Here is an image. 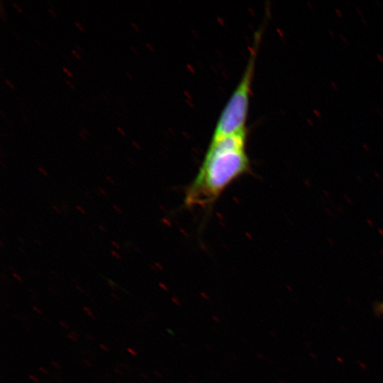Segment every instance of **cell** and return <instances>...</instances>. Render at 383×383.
<instances>
[{"instance_id":"cell-4","label":"cell","mask_w":383,"mask_h":383,"mask_svg":"<svg viewBox=\"0 0 383 383\" xmlns=\"http://www.w3.org/2000/svg\"><path fill=\"white\" fill-rule=\"evenodd\" d=\"M83 310H85L86 313H87V315L88 316H90V318H92L93 319H95V316H94L93 313H92V310H90V308H87V307H83Z\"/></svg>"},{"instance_id":"cell-22","label":"cell","mask_w":383,"mask_h":383,"mask_svg":"<svg viewBox=\"0 0 383 383\" xmlns=\"http://www.w3.org/2000/svg\"><path fill=\"white\" fill-rule=\"evenodd\" d=\"M377 56V59H378V61H380V63H381V64H383V56L382 55H381V54H377L376 55Z\"/></svg>"},{"instance_id":"cell-27","label":"cell","mask_w":383,"mask_h":383,"mask_svg":"<svg viewBox=\"0 0 383 383\" xmlns=\"http://www.w3.org/2000/svg\"><path fill=\"white\" fill-rule=\"evenodd\" d=\"M331 87H333V90H338L337 85H336V83H335L334 82H331Z\"/></svg>"},{"instance_id":"cell-5","label":"cell","mask_w":383,"mask_h":383,"mask_svg":"<svg viewBox=\"0 0 383 383\" xmlns=\"http://www.w3.org/2000/svg\"><path fill=\"white\" fill-rule=\"evenodd\" d=\"M107 281L109 283V286L111 287V288L113 289V290H116L117 287H118V285H117V284L115 283V282H114L113 281H112L111 280H109V279H107Z\"/></svg>"},{"instance_id":"cell-20","label":"cell","mask_w":383,"mask_h":383,"mask_svg":"<svg viewBox=\"0 0 383 383\" xmlns=\"http://www.w3.org/2000/svg\"><path fill=\"white\" fill-rule=\"evenodd\" d=\"M39 371H41V372H42L43 373H44V374L48 375L49 374V372H48L47 370L45 369V368L43 367H39Z\"/></svg>"},{"instance_id":"cell-46","label":"cell","mask_w":383,"mask_h":383,"mask_svg":"<svg viewBox=\"0 0 383 383\" xmlns=\"http://www.w3.org/2000/svg\"><path fill=\"white\" fill-rule=\"evenodd\" d=\"M308 121L309 123H310V125H311V126H313L314 125L313 122H312L311 120H310V119H308Z\"/></svg>"},{"instance_id":"cell-39","label":"cell","mask_w":383,"mask_h":383,"mask_svg":"<svg viewBox=\"0 0 383 383\" xmlns=\"http://www.w3.org/2000/svg\"><path fill=\"white\" fill-rule=\"evenodd\" d=\"M49 12H50V13H51V14H52V15H53V16H57V15H56V13H55V11H54V10H53V9H49Z\"/></svg>"},{"instance_id":"cell-10","label":"cell","mask_w":383,"mask_h":383,"mask_svg":"<svg viewBox=\"0 0 383 383\" xmlns=\"http://www.w3.org/2000/svg\"><path fill=\"white\" fill-rule=\"evenodd\" d=\"M29 379L31 380V381H34V382L39 383V379L37 377H36V376H33V375H30V376H29Z\"/></svg>"},{"instance_id":"cell-24","label":"cell","mask_w":383,"mask_h":383,"mask_svg":"<svg viewBox=\"0 0 383 383\" xmlns=\"http://www.w3.org/2000/svg\"><path fill=\"white\" fill-rule=\"evenodd\" d=\"M5 82L6 84H7L9 86V87H11V88L12 89L15 88V87H14V85H13L12 82H11L10 81H9L8 80H5Z\"/></svg>"},{"instance_id":"cell-36","label":"cell","mask_w":383,"mask_h":383,"mask_svg":"<svg viewBox=\"0 0 383 383\" xmlns=\"http://www.w3.org/2000/svg\"><path fill=\"white\" fill-rule=\"evenodd\" d=\"M99 229H100V230L102 231V232H106V229H105V227H104V226L101 225V224H100V225H99Z\"/></svg>"},{"instance_id":"cell-31","label":"cell","mask_w":383,"mask_h":383,"mask_svg":"<svg viewBox=\"0 0 383 383\" xmlns=\"http://www.w3.org/2000/svg\"><path fill=\"white\" fill-rule=\"evenodd\" d=\"M71 51H72V54H73L74 55H75L76 56V58H77V59H81L80 56L79 55V54H77V53L75 51L72 50Z\"/></svg>"},{"instance_id":"cell-18","label":"cell","mask_w":383,"mask_h":383,"mask_svg":"<svg viewBox=\"0 0 383 383\" xmlns=\"http://www.w3.org/2000/svg\"><path fill=\"white\" fill-rule=\"evenodd\" d=\"M12 275L13 276L15 277L16 279H17V280H19V281H20V282L23 281V279L21 278V277L19 276V275H18V274L16 273V272H13Z\"/></svg>"},{"instance_id":"cell-48","label":"cell","mask_w":383,"mask_h":383,"mask_svg":"<svg viewBox=\"0 0 383 383\" xmlns=\"http://www.w3.org/2000/svg\"><path fill=\"white\" fill-rule=\"evenodd\" d=\"M133 144L135 146L137 147V148H139V146H138V145L137 144L136 142L133 141Z\"/></svg>"},{"instance_id":"cell-33","label":"cell","mask_w":383,"mask_h":383,"mask_svg":"<svg viewBox=\"0 0 383 383\" xmlns=\"http://www.w3.org/2000/svg\"><path fill=\"white\" fill-rule=\"evenodd\" d=\"M32 309L38 314H42V311H41L40 310H39V309L37 308H36V307H33Z\"/></svg>"},{"instance_id":"cell-49","label":"cell","mask_w":383,"mask_h":383,"mask_svg":"<svg viewBox=\"0 0 383 383\" xmlns=\"http://www.w3.org/2000/svg\"><path fill=\"white\" fill-rule=\"evenodd\" d=\"M363 24H364L365 26H367V24H366V21L364 19H362Z\"/></svg>"},{"instance_id":"cell-15","label":"cell","mask_w":383,"mask_h":383,"mask_svg":"<svg viewBox=\"0 0 383 383\" xmlns=\"http://www.w3.org/2000/svg\"><path fill=\"white\" fill-rule=\"evenodd\" d=\"M76 208H77V210H79V211H80V212L81 213H82V214H87V212H86V211L85 210V209H83V208H82V207H81V206H80V205H77V207H76Z\"/></svg>"},{"instance_id":"cell-3","label":"cell","mask_w":383,"mask_h":383,"mask_svg":"<svg viewBox=\"0 0 383 383\" xmlns=\"http://www.w3.org/2000/svg\"><path fill=\"white\" fill-rule=\"evenodd\" d=\"M0 13H1V17L4 21H6V12L4 11V6H3L2 1H0Z\"/></svg>"},{"instance_id":"cell-23","label":"cell","mask_w":383,"mask_h":383,"mask_svg":"<svg viewBox=\"0 0 383 383\" xmlns=\"http://www.w3.org/2000/svg\"><path fill=\"white\" fill-rule=\"evenodd\" d=\"M378 313H383V303L381 304V305H380L379 306H378Z\"/></svg>"},{"instance_id":"cell-12","label":"cell","mask_w":383,"mask_h":383,"mask_svg":"<svg viewBox=\"0 0 383 383\" xmlns=\"http://www.w3.org/2000/svg\"><path fill=\"white\" fill-rule=\"evenodd\" d=\"M112 207L114 208V209H115V210L116 211V212L118 213V214H122V211L120 207H117V206L115 205V204H113V205H112Z\"/></svg>"},{"instance_id":"cell-7","label":"cell","mask_w":383,"mask_h":383,"mask_svg":"<svg viewBox=\"0 0 383 383\" xmlns=\"http://www.w3.org/2000/svg\"><path fill=\"white\" fill-rule=\"evenodd\" d=\"M127 351H128V353H131L132 356H138V353H137L136 351H135L134 349H133V348H127Z\"/></svg>"},{"instance_id":"cell-28","label":"cell","mask_w":383,"mask_h":383,"mask_svg":"<svg viewBox=\"0 0 383 383\" xmlns=\"http://www.w3.org/2000/svg\"><path fill=\"white\" fill-rule=\"evenodd\" d=\"M106 179H107V181H108L109 183H111V184L112 185L115 184V181H114L113 180H112L110 176H106Z\"/></svg>"},{"instance_id":"cell-37","label":"cell","mask_w":383,"mask_h":383,"mask_svg":"<svg viewBox=\"0 0 383 383\" xmlns=\"http://www.w3.org/2000/svg\"><path fill=\"white\" fill-rule=\"evenodd\" d=\"M340 37H341V39H342L343 42L346 43V44H348L347 39H345L344 36H343L342 34H340Z\"/></svg>"},{"instance_id":"cell-2","label":"cell","mask_w":383,"mask_h":383,"mask_svg":"<svg viewBox=\"0 0 383 383\" xmlns=\"http://www.w3.org/2000/svg\"><path fill=\"white\" fill-rule=\"evenodd\" d=\"M260 33H256L244 75L234 90L218 119L212 138L230 136L247 131V121L250 103L251 92Z\"/></svg>"},{"instance_id":"cell-8","label":"cell","mask_w":383,"mask_h":383,"mask_svg":"<svg viewBox=\"0 0 383 383\" xmlns=\"http://www.w3.org/2000/svg\"><path fill=\"white\" fill-rule=\"evenodd\" d=\"M313 113L314 115L316 116V117H318V118L319 119L321 117V113H320V112L319 111V110H316V109H314L313 110Z\"/></svg>"},{"instance_id":"cell-6","label":"cell","mask_w":383,"mask_h":383,"mask_svg":"<svg viewBox=\"0 0 383 383\" xmlns=\"http://www.w3.org/2000/svg\"><path fill=\"white\" fill-rule=\"evenodd\" d=\"M38 170H39V171L41 173H42V174L44 175V176L48 177L49 176V173H48V172L46 171V169H44V168H42V167H39V168H38Z\"/></svg>"},{"instance_id":"cell-47","label":"cell","mask_w":383,"mask_h":383,"mask_svg":"<svg viewBox=\"0 0 383 383\" xmlns=\"http://www.w3.org/2000/svg\"><path fill=\"white\" fill-rule=\"evenodd\" d=\"M217 317H213V319L215 320V321H217V322H219V319H217Z\"/></svg>"},{"instance_id":"cell-1","label":"cell","mask_w":383,"mask_h":383,"mask_svg":"<svg viewBox=\"0 0 383 383\" xmlns=\"http://www.w3.org/2000/svg\"><path fill=\"white\" fill-rule=\"evenodd\" d=\"M247 138L245 131L211 139L202 166L187 190V207L212 205L233 182L249 171Z\"/></svg>"},{"instance_id":"cell-42","label":"cell","mask_w":383,"mask_h":383,"mask_svg":"<svg viewBox=\"0 0 383 383\" xmlns=\"http://www.w3.org/2000/svg\"><path fill=\"white\" fill-rule=\"evenodd\" d=\"M70 333H72V335H74V336H76L77 338H79V335L77 334V333L75 332V331H71Z\"/></svg>"},{"instance_id":"cell-45","label":"cell","mask_w":383,"mask_h":383,"mask_svg":"<svg viewBox=\"0 0 383 383\" xmlns=\"http://www.w3.org/2000/svg\"><path fill=\"white\" fill-rule=\"evenodd\" d=\"M358 13L360 14V16H361V17H363V14L362 12H361V11L359 9H357Z\"/></svg>"},{"instance_id":"cell-30","label":"cell","mask_w":383,"mask_h":383,"mask_svg":"<svg viewBox=\"0 0 383 383\" xmlns=\"http://www.w3.org/2000/svg\"><path fill=\"white\" fill-rule=\"evenodd\" d=\"M51 363H52L53 366H55L56 368H59V369H61V367L60 365L59 364V363L54 362V361H53V362Z\"/></svg>"},{"instance_id":"cell-44","label":"cell","mask_w":383,"mask_h":383,"mask_svg":"<svg viewBox=\"0 0 383 383\" xmlns=\"http://www.w3.org/2000/svg\"><path fill=\"white\" fill-rule=\"evenodd\" d=\"M131 25H132V26H133V27H134V28H135V29H136V30H137V31H138V26H137L136 25V24H133V23H131Z\"/></svg>"},{"instance_id":"cell-9","label":"cell","mask_w":383,"mask_h":383,"mask_svg":"<svg viewBox=\"0 0 383 383\" xmlns=\"http://www.w3.org/2000/svg\"><path fill=\"white\" fill-rule=\"evenodd\" d=\"M60 325L64 328H65V329H69L68 323H67V322H65V321H61Z\"/></svg>"},{"instance_id":"cell-13","label":"cell","mask_w":383,"mask_h":383,"mask_svg":"<svg viewBox=\"0 0 383 383\" xmlns=\"http://www.w3.org/2000/svg\"><path fill=\"white\" fill-rule=\"evenodd\" d=\"M67 337L70 338V339L72 340V341H77V338L76 337V336H74V335H72V333H68L67 334Z\"/></svg>"},{"instance_id":"cell-40","label":"cell","mask_w":383,"mask_h":383,"mask_svg":"<svg viewBox=\"0 0 383 383\" xmlns=\"http://www.w3.org/2000/svg\"><path fill=\"white\" fill-rule=\"evenodd\" d=\"M87 337L89 338V339L91 340V341H95V338L92 337V336L90 334H87Z\"/></svg>"},{"instance_id":"cell-52","label":"cell","mask_w":383,"mask_h":383,"mask_svg":"<svg viewBox=\"0 0 383 383\" xmlns=\"http://www.w3.org/2000/svg\"><path fill=\"white\" fill-rule=\"evenodd\" d=\"M118 383H121V382H118Z\"/></svg>"},{"instance_id":"cell-41","label":"cell","mask_w":383,"mask_h":383,"mask_svg":"<svg viewBox=\"0 0 383 383\" xmlns=\"http://www.w3.org/2000/svg\"><path fill=\"white\" fill-rule=\"evenodd\" d=\"M76 289H77V290H79V291H80L81 293H84V290H82V287H79V286H76Z\"/></svg>"},{"instance_id":"cell-32","label":"cell","mask_w":383,"mask_h":383,"mask_svg":"<svg viewBox=\"0 0 383 383\" xmlns=\"http://www.w3.org/2000/svg\"><path fill=\"white\" fill-rule=\"evenodd\" d=\"M84 363H85V365H87V366H89V367H92V363L89 362L87 360H84Z\"/></svg>"},{"instance_id":"cell-34","label":"cell","mask_w":383,"mask_h":383,"mask_svg":"<svg viewBox=\"0 0 383 383\" xmlns=\"http://www.w3.org/2000/svg\"><path fill=\"white\" fill-rule=\"evenodd\" d=\"M52 208H53V209H54V210L56 211V212L59 213V214H61V212L60 209H59V208L56 207L55 205H53L52 206Z\"/></svg>"},{"instance_id":"cell-16","label":"cell","mask_w":383,"mask_h":383,"mask_svg":"<svg viewBox=\"0 0 383 383\" xmlns=\"http://www.w3.org/2000/svg\"><path fill=\"white\" fill-rule=\"evenodd\" d=\"M99 191H100V192H101L102 194H103V195L105 196V197H109V194H107V192L105 191V190L102 189V188H99Z\"/></svg>"},{"instance_id":"cell-43","label":"cell","mask_w":383,"mask_h":383,"mask_svg":"<svg viewBox=\"0 0 383 383\" xmlns=\"http://www.w3.org/2000/svg\"><path fill=\"white\" fill-rule=\"evenodd\" d=\"M112 296L114 298L116 299L117 300H120V298H119L118 297H117L115 294H112Z\"/></svg>"},{"instance_id":"cell-21","label":"cell","mask_w":383,"mask_h":383,"mask_svg":"<svg viewBox=\"0 0 383 383\" xmlns=\"http://www.w3.org/2000/svg\"><path fill=\"white\" fill-rule=\"evenodd\" d=\"M75 25L77 26L79 29H80V31H85V29H84V28L82 27V26L81 25L80 23L77 22V21H75Z\"/></svg>"},{"instance_id":"cell-51","label":"cell","mask_w":383,"mask_h":383,"mask_svg":"<svg viewBox=\"0 0 383 383\" xmlns=\"http://www.w3.org/2000/svg\"><path fill=\"white\" fill-rule=\"evenodd\" d=\"M141 376H142V377L146 378V379H148V377H147L146 376H145V374H141Z\"/></svg>"},{"instance_id":"cell-25","label":"cell","mask_w":383,"mask_h":383,"mask_svg":"<svg viewBox=\"0 0 383 383\" xmlns=\"http://www.w3.org/2000/svg\"><path fill=\"white\" fill-rule=\"evenodd\" d=\"M13 4V5H14V7H15V8H16V9H18V11H19V12H20V13H22V12H23V11H22V9H21V8H20V7H19V5H18V4H16V3H14H14H13V4Z\"/></svg>"},{"instance_id":"cell-35","label":"cell","mask_w":383,"mask_h":383,"mask_svg":"<svg viewBox=\"0 0 383 383\" xmlns=\"http://www.w3.org/2000/svg\"><path fill=\"white\" fill-rule=\"evenodd\" d=\"M66 83H67V85H68L69 86H70V87H71V88H72V89H75V86H74L73 85H72V83H71V82H70V81H68V80H67V81H66Z\"/></svg>"},{"instance_id":"cell-17","label":"cell","mask_w":383,"mask_h":383,"mask_svg":"<svg viewBox=\"0 0 383 383\" xmlns=\"http://www.w3.org/2000/svg\"><path fill=\"white\" fill-rule=\"evenodd\" d=\"M63 70H64V72L67 73V75L70 76V77H72V76H73V75L72 74V72H71L70 71L68 70V69L66 68V67H63Z\"/></svg>"},{"instance_id":"cell-50","label":"cell","mask_w":383,"mask_h":383,"mask_svg":"<svg viewBox=\"0 0 383 383\" xmlns=\"http://www.w3.org/2000/svg\"><path fill=\"white\" fill-rule=\"evenodd\" d=\"M127 76H128V77H129L130 79H132L131 75H130V74L128 73V72H127Z\"/></svg>"},{"instance_id":"cell-11","label":"cell","mask_w":383,"mask_h":383,"mask_svg":"<svg viewBox=\"0 0 383 383\" xmlns=\"http://www.w3.org/2000/svg\"><path fill=\"white\" fill-rule=\"evenodd\" d=\"M100 347L101 348L103 351H105V352H110V348L105 346V345L100 344Z\"/></svg>"},{"instance_id":"cell-29","label":"cell","mask_w":383,"mask_h":383,"mask_svg":"<svg viewBox=\"0 0 383 383\" xmlns=\"http://www.w3.org/2000/svg\"><path fill=\"white\" fill-rule=\"evenodd\" d=\"M335 11H336V13L337 14L338 17L342 18V13H341V11H340L339 9H336Z\"/></svg>"},{"instance_id":"cell-26","label":"cell","mask_w":383,"mask_h":383,"mask_svg":"<svg viewBox=\"0 0 383 383\" xmlns=\"http://www.w3.org/2000/svg\"><path fill=\"white\" fill-rule=\"evenodd\" d=\"M112 244L114 246V247L117 248V249H120V248H121L120 244H117V242H114V241H112Z\"/></svg>"},{"instance_id":"cell-38","label":"cell","mask_w":383,"mask_h":383,"mask_svg":"<svg viewBox=\"0 0 383 383\" xmlns=\"http://www.w3.org/2000/svg\"><path fill=\"white\" fill-rule=\"evenodd\" d=\"M115 373H117V374L120 375V376H122V375H123V373H122V371H120V370L117 369V368L115 369Z\"/></svg>"},{"instance_id":"cell-14","label":"cell","mask_w":383,"mask_h":383,"mask_svg":"<svg viewBox=\"0 0 383 383\" xmlns=\"http://www.w3.org/2000/svg\"><path fill=\"white\" fill-rule=\"evenodd\" d=\"M111 254L112 255H113L114 257H116V258L121 259V256H120V254H117L115 251H112Z\"/></svg>"},{"instance_id":"cell-19","label":"cell","mask_w":383,"mask_h":383,"mask_svg":"<svg viewBox=\"0 0 383 383\" xmlns=\"http://www.w3.org/2000/svg\"><path fill=\"white\" fill-rule=\"evenodd\" d=\"M117 131L120 132V133L122 135V136H126V133H125V131H124L123 129L121 128V127H118L117 128Z\"/></svg>"}]
</instances>
